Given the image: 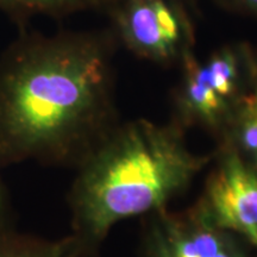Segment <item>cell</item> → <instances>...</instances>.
<instances>
[{
  "instance_id": "cell-1",
  "label": "cell",
  "mask_w": 257,
  "mask_h": 257,
  "mask_svg": "<svg viewBox=\"0 0 257 257\" xmlns=\"http://www.w3.org/2000/svg\"><path fill=\"white\" fill-rule=\"evenodd\" d=\"M107 64L92 42H27L0 61V167L78 166L113 128Z\"/></svg>"
},
{
  "instance_id": "cell-2",
  "label": "cell",
  "mask_w": 257,
  "mask_h": 257,
  "mask_svg": "<svg viewBox=\"0 0 257 257\" xmlns=\"http://www.w3.org/2000/svg\"><path fill=\"white\" fill-rule=\"evenodd\" d=\"M206 163L175 125L114 126L76 166L68 195L72 234L85 256L94 255L113 225L163 210Z\"/></svg>"
},
{
  "instance_id": "cell-3",
  "label": "cell",
  "mask_w": 257,
  "mask_h": 257,
  "mask_svg": "<svg viewBox=\"0 0 257 257\" xmlns=\"http://www.w3.org/2000/svg\"><path fill=\"white\" fill-rule=\"evenodd\" d=\"M199 205L218 227L257 246V169L224 142Z\"/></svg>"
},
{
  "instance_id": "cell-4",
  "label": "cell",
  "mask_w": 257,
  "mask_h": 257,
  "mask_svg": "<svg viewBox=\"0 0 257 257\" xmlns=\"http://www.w3.org/2000/svg\"><path fill=\"white\" fill-rule=\"evenodd\" d=\"M155 213L146 257H245L232 232L218 227L199 204L185 213Z\"/></svg>"
},
{
  "instance_id": "cell-5",
  "label": "cell",
  "mask_w": 257,
  "mask_h": 257,
  "mask_svg": "<svg viewBox=\"0 0 257 257\" xmlns=\"http://www.w3.org/2000/svg\"><path fill=\"white\" fill-rule=\"evenodd\" d=\"M126 37L135 49L155 60L178 53L182 34L174 12L162 0H136L126 19Z\"/></svg>"
},
{
  "instance_id": "cell-6",
  "label": "cell",
  "mask_w": 257,
  "mask_h": 257,
  "mask_svg": "<svg viewBox=\"0 0 257 257\" xmlns=\"http://www.w3.org/2000/svg\"><path fill=\"white\" fill-rule=\"evenodd\" d=\"M0 257H86L73 234L50 240L22 233L16 227L0 230Z\"/></svg>"
},
{
  "instance_id": "cell-7",
  "label": "cell",
  "mask_w": 257,
  "mask_h": 257,
  "mask_svg": "<svg viewBox=\"0 0 257 257\" xmlns=\"http://www.w3.org/2000/svg\"><path fill=\"white\" fill-rule=\"evenodd\" d=\"M224 133L225 142L257 169V92L236 105Z\"/></svg>"
},
{
  "instance_id": "cell-8",
  "label": "cell",
  "mask_w": 257,
  "mask_h": 257,
  "mask_svg": "<svg viewBox=\"0 0 257 257\" xmlns=\"http://www.w3.org/2000/svg\"><path fill=\"white\" fill-rule=\"evenodd\" d=\"M205 79L217 94L227 104L233 106L239 82V63L231 50H223L214 54L205 64H200Z\"/></svg>"
},
{
  "instance_id": "cell-9",
  "label": "cell",
  "mask_w": 257,
  "mask_h": 257,
  "mask_svg": "<svg viewBox=\"0 0 257 257\" xmlns=\"http://www.w3.org/2000/svg\"><path fill=\"white\" fill-rule=\"evenodd\" d=\"M0 167V230L15 227L16 214L12 205L11 194L2 175Z\"/></svg>"
},
{
  "instance_id": "cell-10",
  "label": "cell",
  "mask_w": 257,
  "mask_h": 257,
  "mask_svg": "<svg viewBox=\"0 0 257 257\" xmlns=\"http://www.w3.org/2000/svg\"><path fill=\"white\" fill-rule=\"evenodd\" d=\"M12 3H17V4L31 6V8H44V6H54L64 4L68 3L70 0H10Z\"/></svg>"
},
{
  "instance_id": "cell-11",
  "label": "cell",
  "mask_w": 257,
  "mask_h": 257,
  "mask_svg": "<svg viewBox=\"0 0 257 257\" xmlns=\"http://www.w3.org/2000/svg\"><path fill=\"white\" fill-rule=\"evenodd\" d=\"M246 3H248V5L250 8L257 10V0H245Z\"/></svg>"
}]
</instances>
